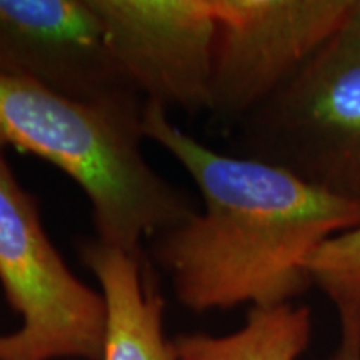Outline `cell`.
<instances>
[{"label": "cell", "instance_id": "cell-2", "mask_svg": "<svg viewBox=\"0 0 360 360\" xmlns=\"http://www.w3.org/2000/svg\"><path fill=\"white\" fill-rule=\"evenodd\" d=\"M143 101L85 102L0 74V152L39 157L80 187L97 240L143 255V240L195 214L142 152Z\"/></svg>", "mask_w": 360, "mask_h": 360}, {"label": "cell", "instance_id": "cell-1", "mask_svg": "<svg viewBox=\"0 0 360 360\" xmlns=\"http://www.w3.org/2000/svg\"><path fill=\"white\" fill-rule=\"evenodd\" d=\"M142 134L200 192L202 209L152 237L146 254L193 312L292 304L312 287L307 262L315 249L360 220V202L269 162L220 154L159 103H143Z\"/></svg>", "mask_w": 360, "mask_h": 360}, {"label": "cell", "instance_id": "cell-7", "mask_svg": "<svg viewBox=\"0 0 360 360\" xmlns=\"http://www.w3.org/2000/svg\"><path fill=\"white\" fill-rule=\"evenodd\" d=\"M0 74L85 102L143 101L89 0H0Z\"/></svg>", "mask_w": 360, "mask_h": 360}, {"label": "cell", "instance_id": "cell-8", "mask_svg": "<svg viewBox=\"0 0 360 360\" xmlns=\"http://www.w3.org/2000/svg\"><path fill=\"white\" fill-rule=\"evenodd\" d=\"M79 257L105 300L101 360H182L175 342L164 334V299L146 254L89 238L79 244Z\"/></svg>", "mask_w": 360, "mask_h": 360}, {"label": "cell", "instance_id": "cell-3", "mask_svg": "<svg viewBox=\"0 0 360 360\" xmlns=\"http://www.w3.org/2000/svg\"><path fill=\"white\" fill-rule=\"evenodd\" d=\"M0 285L20 327L0 335V360H101L107 309L45 232L37 197L0 152Z\"/></svg>", "mask_w": 360, "mask_h": 360}, {"label": "cell", "instance_id": "cell-10", "mask_svg": "<svg viewBox=\"0 0 360 360\" xmlns=\"http://www.w3.org/2000/svg\"><path fill=\"white\" fill-rule=\"evenodd\" d=\"M307 272L335 305L340 322L360 323V220L319 245Z\"/></svg>", "mask_w": 360, "mask_h": 360}, {"label": "cell", "instance_id": "cell-6", "mask_svg": "<svg viewBox=\"0 0 360 360\" xmlns=\"http://www.w3.org/2000/svg\"><path fill=\"white\" fill-rule=\"evenodd\" d=\"M105 42L143 102L210 109L217 22L210 0H89Z\"/></svg>", "mask_w": 360, "mask_h": 360}, {"label": "cell", "instance_id": "cell-11", "mask_svg": "<svg viewBox=\"0 0 360 360\" xmlns=\"http://www.w3.org/2000/svg\"><path fill=\"white\" fill-rule=\"evenodd\" d=\"M340 344L326 360H360V323L340 322Z\"/></svg>", "mask_w": 360, "mask_h": 360}, {"label": "cell", "instance_id": "cell-12", "mask_svg": "<svg viewBox=\"0 0 360 360\" xmlns=\"http://www.w3.org/2000/svg\"><path fill=\"white\" fill-rule=\"evenodd\" d=\"M339 35L360 42V0H352V7H350L349 15L342 25Z\"/></svg>", "mask_w": 360, "mask_h": 360}, {"label": "cell", "instance_id": "cell-9", "mask_svg": "<svg viewBox=\"0 0 360 360\" xmlns=\"http://www.w3.org/2000/svg\"><path fill=\"white\" fill-rule=\"evenodd\" d=\"M310 335L309 307L283 304L252 307L244 326L232 334H186L174 342L182 360H297Z\"/></svg>", "mask_w": 360, "mask_h": 360}, {"label": "cell", "instance_id": "cell-5", "mask_svg": "<svg viewBox=\"0 0 360 360\" xmlns=\"http://www.w3.org/2000/svg\"><path fill=\"white\" fill-rule=\"evenodd\" d=\"M217 22L210 114L242 122L347 19L352 0H210Z\"/></svg>", "mask_w": 360, "mask_h": 360}, {"label": "cell", "instance_id": "cell-4", "mask_svg": "<svg viewBox=\"0 0 360 360\" xmlns=\"http://www.w3.org/2000/svg\"><path fill=\"white\" fill-rule=\"evenodd\" d=\"M240 124L245 157L360 202V42L337 34Z\"/></svg>", "mask_w": 360, "mask_h": 360}]
</instances>
